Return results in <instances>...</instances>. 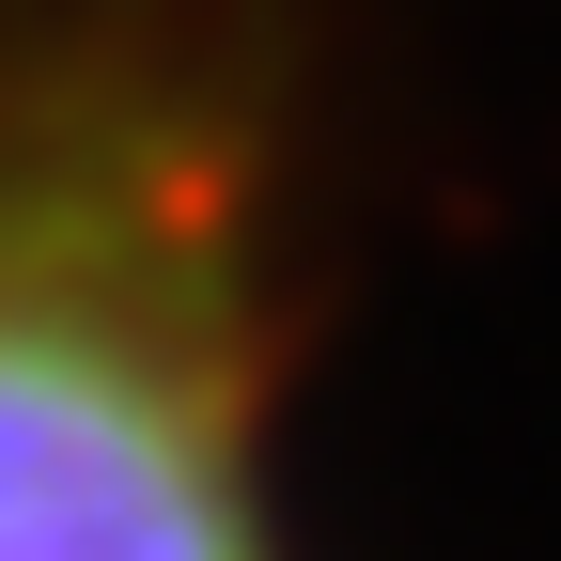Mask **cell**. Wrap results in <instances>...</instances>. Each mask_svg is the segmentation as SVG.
<instances>
[{
	"label": "cell",
	"mask_w": 561,
	"mask_h": 561,
	"mask_svg": "<svg viewBox=\"0 0 561 561\" xmlns=\"http://www.w3.org/2000/svg\"><path fill=\"white\" fill-rule=\"evenodd\" d=\"M0 561H265L234 234L157 140H0Z\"/></svg>",
	"instance_id": "1"
}]
</instances>
